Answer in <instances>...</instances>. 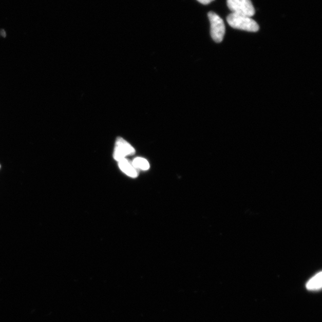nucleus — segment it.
I'll return each mask as SVG.
<instances>
[{"label":"nucleus","instance_id":"f257e3e1","mask_svg":"<svg viewBox=\"0 0 322 322\" xmlns=\"http://www.w3.org/2000/svg\"><path fill=\"white\" fill-rule=\"evenodd\" d=\"M227 21L233 28L253 32L259 30L257 22L250 17L232 13L227 17Z\"/></svg>","mask_w":322,"mask_h":322},{"label":"nucleus","instance_id":"f03ea898","mask_svg":"<svg viewBox=\"0 0 322 322\" xmlns=\"http://www.w3.org/2000/svg\"><path fill=\"white\" fill-rule=\"evenodd\" d=\"M227 5L233 13L250 17L255 13L251 0H227Z\"/></svg>","mask_w":322,"mask_h":322},{"label":"nucleus","instance_id":"7ed1b4c3","mask_svg":"<svg viewBox=\"0 0 322 322\" xmlns=\"http://www.w3.org/2000/svg\"><path fill=\"white\" fill-rule=\"evenodd\" d=\"M208 16L211 24V35L215 42L221 43L225 34L223 20L214 12H210Z\"/></svg>","mask_w":322,"mask_h":322},{"label":"nucleus","instance_id":"20e7f679","mask_svg":"<svg viewBox=\"0 0 322 322\" xmlns=\"http://www.w3.org/2000/svg\"><path fill=\"white\" fill-rule=\"evenodd\" d=\"M118 162H119V167L121 171L124 173L125 175L132 177V178H136L138 177V174L136 172V168L125 158L118 161Z\"/></svg>","mask_w":322,"mask_h":322},{"label":"nucleus","instance_id":"39448f33","mask_svg":"<svg viewBox=\"0 0 322 322\" xmlns=\"http://www.w3.org/2000/svg\"><path fill=\"white\" fill-rule=\"evenodd\" d=\"M116 146L119 148V149L123 151L125 157L135 154V149L128 142H126L125 140L121 138L117 139Z\"/></svg>","mask_w":322,"mask_h":322},{"label":"nucleus","instance_id":"423d86ee","mask_svg":"<svg viewBox=\"0 0 322 322\" xmlns=\"http://www.w3.org/2000/svg\"><path fill=\"white\" fill-rule=\"evenodd\" d=\"M321 272L316 274L306 284L307 290L310 291L320 290L322 287Z\"/></svg>","mask_w":322,"mask_h":322},{"label":"nucleus","instance_id":"0eeeda50","mask_svg":"<svg viewBox=\"0 0 322 322\" xmlns=\"http://www.w3.org/2000/svg\"><path fill=\"white\" fill-rule=\"evenodd\" d=\"M132 165L135 168L140 169L142 170H147L150 168V164L146 159L142 158H136L133 160Z\"/></svg>","mask_w":322,"mask_h":322},{"label":"nucleus","instance_id":"6e6552de","mask_svg":"<svg viewBox=\"0 0 322 322\" xmlns=\"http://www.w3.org/2000/svg\"><path fill=\"white\" fill-rule=\"evenodd\" d=\"M199 3L203 4V5H209L210 3L214 1V0H197Z\"/></svg>","mask_w":322,"mask_h":322},{"label":"nucleus","instance_id":"1a4fd4ad","mask_svg":"<svg viewBox=\"0 0 322 322\" xmlns=\"http://www.w3.org/2000/svg\"><path fill=\"white\" fill-rule=\"evenodd\" d=\"M0 168H1V165H0Z\"/></svg>","mask_w":322,"mask_h":322}]
</instances>
